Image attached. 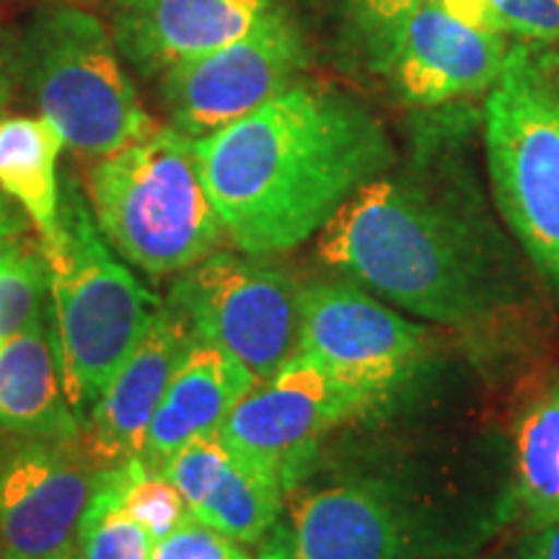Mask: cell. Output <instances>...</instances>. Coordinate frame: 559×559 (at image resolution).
<instances>
[{
	"instance_id": "obj_1",
	"label": "cell",
	"mask_w": 559,
	"mask_h": 559,
	"mask_svg": "<svg viewBox=\"0 0 559 559\" xmlns=\"http://www.w3.org/2000/svg\"><path fill=\"white\" fill-rule=\"evenodd\" d=\"M226 239L243 254L298 249L394 166L379 117L345 91L293 83L243 120L194 140Z\"/></svg>"
},
{
	"instance_id": "obj_2",
	"label": "cell",
	"mask_w": 559,
	"mask_h": 559,
	"mask_svg": "<svg viewBox=\"0 0 559 559\" xmlns=\"http://www.w3.org/2000/svg\"><path fill=\"white\" fill-rule=\"evenodd\" d=\"M319 260L451 330H477L519 298L521 270L479 200L415 166L355 192L319 230Z\"/></svg>"
},
{
	"instance_id": "obj_3",
	"label": "cell",
	"mask_w": 559,
	"mask_h": 559,
	"mask_svg": "<svg viewBox=\"0 0 559 559\" xmlns=\"http://www.w3.org/2000/svg\"><path fill=\"white\" fill-rule=\"evenodd\" d=\"M510 515L404 472H353L285 492L257 559H464Z\"/></svg>"
},
{
	"instance_id": "obj_4",
	"label": "cell",
	"mask_w": 559,
	"mask_h": 559,
	"mask_svg": "<svg viewBox=\"0 0 559 559\" xmlns=\"http://www.w3.org/2000/svg\"><path fill=\"white\" fill-rule=\"evenodd\" d=\"M86 190L109 247L153 277L190 270L226 241L194 138L177 128L96 158Z\"/></svg>"
},
{
	"instance_id": "obj_5",
	"label": "cell",
	"mask_w": 559,
	"mask_h": 559,
	"mask_svg": "<svg viewBox=\"0 0 559 559\" xmlns=\"http://www.w3.org/2000/svg\"><path fill=\"white\" fill-rule=\"evenodd\" d=\"M45 257L62 389L70 407L86 423L160 300L111 254L75 185L62 190L60 241Z\"/></svg>"
},
{
	"instance_id": "obj_6",
	"label": "cell",
	"mask_w": 559,
	"mask_h": 559,
	"mask_svg": "<svg viewBox=\"0 0 559 559\" xmlns=\"http://www.w3.org/2000/svg\"><path fill=\"white\" fill-rule=\"evenodd\" d=\"M485 156L500 218L559 296V70L519 45L485 102Z\"/></svg>"
},
{
	"instance_id": "obj_7",
	"label": "cell",
	"mask_w": 559,
	"mask_h": 559,
	"mask_svg": "<svg viewBox=\"0 0 559 559\" xmlns=\"http://www.w3.org/2000/svg\"><path fill=\"white\" fill-rule=\"evenodd\" d=\"M19 75L39 117L83 156H109L156 130L109 26L88 11H41L19 41Z\"/></svg>"
},
{
	"instance_id": "obj_8",
	"label": "cell",
	"mask_w": 559,
	"mask_h": 559,
	"mask_svg": "<svg viewBox=\"0 0 559 559\" xmlns=\"http://www.w3.org/2000/svg\"><path fill=\"white\" fill-rule=\"evenodd\" d=\"M300 296L296 277L264 257L215 251L181 272L166 300L194 340L228 353L260 383L298 353Z\"/></svg>"
},
{
	"instance_id": "obj_9",
	"label": "cell",
	"mask_w": 559,
	"mask_h": 559,
	"mask_svg": "<svg viewBox=\"0 0 559 559\" xmlns=\"http://www.w3.org/2000/svg\"><path fill=\"white\" fill-rule=\"evenodd\" d=\"M304 29L283 3L226 47L160 75V102L171 128L207 138L288 91L309 68Z\"/></svg>"
},
{
	"instance_id": "obj_10",
	"label": "cell",
	"mask_w": 559,
	"mask_h": 559,
	"mask_svg": "<svg viewBox=\"0 0 559 559\" xmlns=\"http://www.w3.org/2000/svg\"><path fill=\"white\" fill-rule=\"evenodd\" d=\"M383 404L349 386L309 355L296 353L270 379L254 383L230 412L221 436L236 451L283 477L285 492L311 472L321 440Z\"/></svg>"
},
{
	"instance_id": "obj_11",
	"label": "cell",
	"mask_w": 559,
	"mask_h": 559,
	"mask_svg": "<svg viewBox=\"0 0 559 559\" xmlns=\"http://www.w3.org/2000/svg\"><path fill=\"white\" fill-rule=\"evenodd\" d=\"M298 353L386 404L425 368L430 332L353 280H332L304 288Z\"/></svg>"
},
{
	"instance_id": "obj_12",
	"label": "cell",
	"mask_w": 559,
	"mask_h": 559,
	"mask_svg": "<svg viewBox=\"0 0 559 559\" xmlns=\"http://www.w3.org/2000/svg\"><path fill=\"white\" fill-rule=\"evenodd\" d=\"M81 438H24L0 456V559H58L75 549L99 466Z\"/></svg>"
},
{
	"instance_id": "obj_13",
	"label": "cell",
	"mask_w": 559,
	"mask_h": 559,
	"mask_svg": "<svg viewBox=\"0 0 559 559\" xmlns=\"http://www.w3.org/2000/svg\"><path fill=\"white\" fill-rule=\"evenodd\" d=\"M506 34L477 29L430 0L409 13L370 60L402 102L440 107L489 94L508 66Z\"/></svg>"
},
{
	"instance_id": "obj_14",
	"label": "cell",
	"mask_w": 559,
	"mask_h": 559,
	"mask_svg": "<svg viewBox=\"0 0 559 559\" xmlns=\"http://www.w3.org/2000/svg\"><path fill=\"white\" fill-rule=\"evenodd\" d=\"M192 342L185 317L169 300L160 304L143 337L91 407L81 430L83 449L99 469H117L140 459L153 412Z\"/></svg>"
},
{
	"instance_id": "obj_15",
	"label": "cell",
	"mask_w": 559,
	"mask_h": 559,
	"mask_svg": "<svg viewBox=\"0 0 559 559\" xmlns=\"http://www.w3.org/2000/svg\"><path fill=\"white\" fill-rule=\"evenodd\" d=\"M160 472L179 489L192 519L243 547L264 539L285 502L283 477L236 451L221 432L181 445Z\"/></svg>"
},
{
	"instance_id": "obj_16",
	"label": "cell",
	"mask_w": 559,
	"mask_h": 559,
	"mask_svg": "<svg viewBox=\"0 0 559 559\" xmlns=\"http://www.w3.org/2000/svg\"><path fill=\"white\" fill-rule=\"evenodd\" d=\"M280 0H115L109 32L117 50L145 79L230 45Z\"/></svg>"
},
{
	"instance_id": "obj_17",
	"label": "cell",
	"mask_w": 559,
	"mask_h": 559,
	"mask_svg": "<svg viewBox=\"0 0 559 559\" xmlns=\"http://www.w3.org/2000/svg\"><path fill=\"white\" fill-rule=\"evenodd\" d=\"M254 383L257 379L239 360L194 340L153 412L140 461L148 469L160 472L181 445L221 432L230 412Z\"/></svg>"
},
{
	"instance_id": "obj_18",
	"label": "cell",
	"mask_w": 559,
	"mask_h": 559,
	"mask_svg": "<svg viewBox=\"0 0 559 559\" xmlns=\"http://www.w3.org/2000/svg\"><path fill=\"white\" fill-rule=\"evenodd\" d=\"M0 430L19 438H81L83 423L62 389L50 304L0 347Z\"/></svg>"
},
{
	"instance_id": "obj_19",
	"label": "cell",
	"mask_w": 559,
	"mask_h": 559,
	"mask_svg": "<svg viewBox=\"0 0 559 559\" xmlns=\"http://www.w3.org/2000/svg\"><path fill=\"white\" fill-rule=\"evenodd\" d=\"M66 140L45 117L0 120V190L19 202L39 230L41 251L60 241L58 160Z\"/></svg>"
},
{
	"instance_id": "obj_20",
	"label": "cell",
	"mask_w": 559,
	"mask_h": 559,
	"mask_svg": "<svg viewBox=\"0 0 559 559\" xmlns=\"http://www.w3.org/2000/svg\"><path fill=\"white\" fill-rule=\"evenodd\" d=\"M513 449V515L523 531L559 521V381L523 407Z\"/></svg>"
},
{
	"instance_id": "obj_21",
	"label": "cell",
	"mask_w": 559,
	"mask_h": 559,
	"mask_svg": "<svg viewBox=\"0 0 559 559\" xmlns=\"http://www.w3.org/2000/svg\"><path fill=\"white\" fill-rule=\"evenodd\" d=\"M156 542L120 500V466L102 469L79 526V559H153Z\"/></svg>"
},
{
	"instance_id": "obj_22",
	"label": "cell",
	"mask_w": 559,
	"mask_h": 559,
	"mask_svg": "<svg viewBox=\"0 0 559 559\" xmlns=\"http://www.w3.org/2000/svg\"><path fill=\"white\" fill-rule=\"evenodd\" d=\"M50 304V264L41 247L19 239L0 243V347Z\"/></svg>"
},
{
	"instance_id": "obj_23",
	"label": "cell",
	"mask_w": 559,
	"mask_h": 559,
	"mask_svg": "<svg viewBox=\"0 0 559 559\" xmlns=\"http://www.w3.org/2000/svg\"><path fill=\"white\" fill-rule=\"evenodd\" d=\"M120 500L156 544L177 531L190 515L179 489L166 479V474L148 469L140 459L120 466Z\"/></svg>"
},
{
	"instance_id": "obj_24",
	"label": "cell",
	"mask_w": 559,
	"mask_h": 559,
	"mask_svg": "<svg viewBox=\"0 0 559 559\" xmlns=\"http://www.w3.org/2000/svg\"><path fill=\"white\" fill-rule=\"evenodd\" d=\"M330 3L349 45L370 62L383 50L391 34L400 29L402 21L430 0H330Z\"/></svg>"
},
{
	"instance_id": "obj_25",
	"label": "cell",
	"mask_w": 559,
	"mask_h": 559,
	"mask_svg": "<svg viewBox=\"0 0 559 559\" xmlns=\"http://www.w3.org/2000/svg\"><path fill=\"white\" fill-rule=\"evenodd\" d=\"M153 559H257L247 547L228 539L192 515L177 531H171L166 539H160L153 549Z\"/></svg>"
},
{
	"instance_id": "obj_26",
	"label": "cell",
	"mask_w": 559,
	"mask_h": 559,
	"mask_svg": "<svg viewBox=\"0 0 559 559\" xmlns=\"http://www.w3.org/2000/svg\"><path fill=\"white\" fill-rule=\"evenodd\" d=\"M508 37L559 41V0H489Z\"/></svg>"
},
{
	"instance_id": "obj_27",
	"label": "cell",
	"mask_w": 559,
	"mask_h": 559,
	"mask_svg": "<svg viewBox=\"0 0 559 559\" xmlns=\"http://www.w3.org/2000/svg\"><path fill=\"white\" fill-rule=\"evenodd\" d=\"M515 559H559V521L523 531Z\"/></svg>"
},
{
	"instance_id": "obj_28",
	"label": "cell",
	"mask_w": 559,
	"mask_h": 559,
	"mask_svg": "<svg viewBox=\"0 0 559 559\" xmlns=\"http://www.w3.org/2000/svg\"><path fill=\"white\" fill-rule=\"evenodd\" d=\"M19 79V41L0 24V115L9 107L13 83Z\"/></svg>"
},
{
	"instance_id": "obj_29",
	"label": "cell",
	"mask_w": 559,
	"mask_h": 559,
	"mask_svg": "<svg viewBox=\"0 0 559 559\" xmlns=\"http://www.w3.org/2000/svg\"><path fill=\"white\" fill-rule=\"evenodd\" d=\"M24 228H26L24 218H21L16 210L9 205V200L0 194V243L19 239V236L24 234Z\"/></svg>"
},
{
	"instance_id": "obj_30",
	"label": "cell",
	"mask_w": 559,
	"mask_h": 559,
	"mask_svg": "<svg viewBox=\"0 0 559 559\" xmlns=\"http://www.w3.org/2000/svg\"><path fill=\"white\" fill-rule=\"evenodd\" d=\"M58 559H79V551H66V555H62V557H58Z\"/></svg>"
},
{
	"instance_id": "obj_31",
	"label": "cell",
	"mask_w": 559,
	"mask_h": 559,
	"mask_svg": "<svg viewBox=\"0 0 559 559\" xmlns=\"http://www.w3.org/2000/svg\"><path fill=\"white\" fill-rule=\"evenodd\" d=\"M549 58H551V62H555V68L559 70V52L557 55H549Z\"/></svg>"
}]
</instances>
